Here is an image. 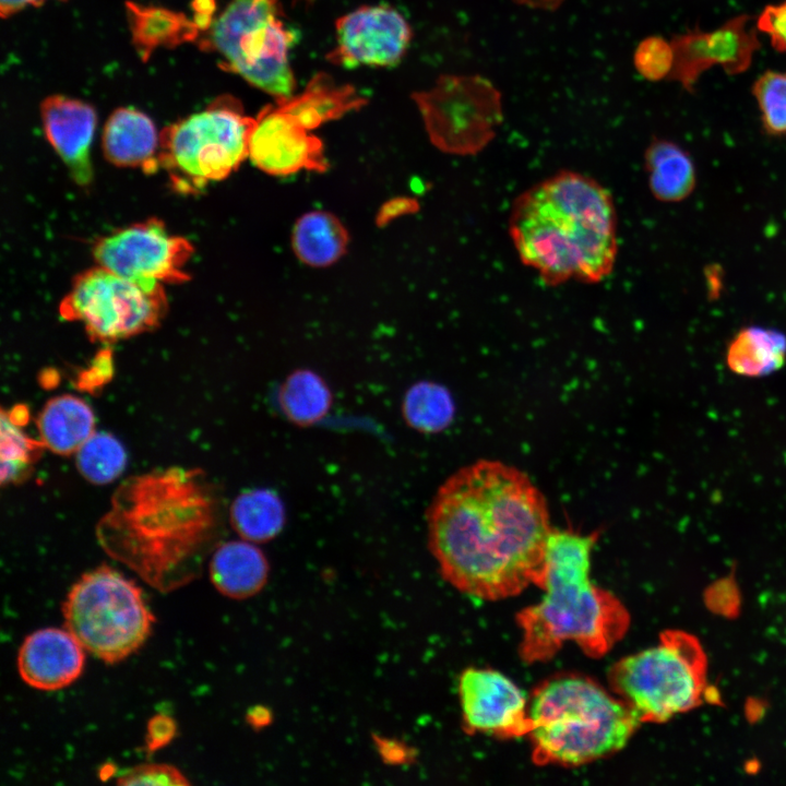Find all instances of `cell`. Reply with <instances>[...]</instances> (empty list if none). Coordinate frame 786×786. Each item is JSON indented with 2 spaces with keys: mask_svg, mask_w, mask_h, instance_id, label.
<instances>
[{
  "mask_svg": "<svg viewBox=\"0 0 786 786\" xmlns=\"http://www.w3.org/2000/svg\"><path fill=\"white\" fill-rule=\"evenodd\" d=\"M427 528L443 579L484 600L537 584L552 531L539 489L525 473L496 460L453 473L428 508Z\"/></svg>",
  "mask_w": 786,
  "mask_h": 786,
  "instance_id": "cell-1",
  "label": "cell"
},
{
  "mask_svg": "<svg viewBox=\"0 0 786 786\" xmlns=\"http://www.w3.org/2000/svg\"><path fill=\"white\" fill-rule=\"evenodd\" d=\"M219 504L201 469L168 467L126 479L96 525L112 559L169 593L198 579L219 535Z\"/></svg>",
  "mask_w": 786,
  "mask_h": 786,
  "instance_id": "cell-2",
  "label": "cell"
},
{
  "mask_svg": "<svg viewBox=\"0 0 786 786\" xmlns=\"http://www.w3.org/2000/svg\"><path fill=\"white\" fill-rule=\"evenodd\" d=\"M508 229L522 263L546 285L596 284L614 270L615 203L590 176L561 170L532 186L514 200Z\"/></svg>",
  "mask_w": 786,
  "mask_h": 786,
  "instance_id": "cell-3",
  "label": "cell"
},
{
  "mask_svg": "<svg viewBox=\"0 0 786 786\" xmlns=\"http://www.w3.org/2000/svg\"><path fill=\"white\" fill-rule=\"evenodd\" d=\"M599 534L552 528L536 584L541 600L517 612L519 654L526 664L551 659L572 641L593 658L605 656L627 633L630 616L611 592L591 581V555Z\"/></svg>",
  "mask_w": 786,
  "mask_h": 786,
  "instance_id": "cell-4",
  "label": "cell"
},
{
  "mask_svg": "<svg viewBox=\"0 0 786 786\" xmlns=\"http://www.w3.org/2000/svg\"><path fill=\"white\" fill-rule=\"evenodd\" d=\"M532 760L574 767L622 750L642 724L594 680L564 675L539 684L528 704Z\"/></svg>",
  "mask_w": 786,
  "mask_h": 786,
  "instance_id": "cell-5",
  "label": "cell"
},
{
  "mask_svg": "<svg viewBox=\"0 0 786 786\" xmlns=\"http://www.w3.org/2000/svg\"><path fill=\"white\" fill-rule=\"evenodd\" d=\"M705 671L699 641L686 632L666 631L657 645L615 663L608 682L641 723H664L701 702Z\"/></svg>",
  "mask_w": 786,
  "mask_h": 786,
  "instance_id": "cell-6",
  "label": "cell"
},
{
  "mask_svg": "<svg viewBox=\"0 0 786 786\" xmlns=\"http://www.w3.org/2000/svg\"><path fill=\"white\" fill-rule=\"evenodd\" d=\"M62 616L83 648L106 664L136 652L155 622L142 588L107 564L85 572L71 586Z\"/></svg>",
  "mask_w": 786,
  "mask_h": 786,
  "instance_id": "cell-7",
  "label": "cell"
},
{
  "mask_svg": "<svg viewBox=\"0 0 786 786\" xmlns=\"http://www.w3.org/2000/svg\"><path fill=\"white\" fill-rule=\"evenodd\" d=\"M255 118L231 96L217 97L159 134L158 163L177 190H201L226 178L249 157Z\"/></svg>",
  "mask_w": 786,
  "mask_h": 786,
  "instance_id": "cell-8",
  "label": "cell"
},
{
  "mask_svg": "<svg viewBox=\"0 0 786 786\" xmlns=\"http://www.w3.org/2000/svg\"><path fill=\"white\" fill-rule=\"evenodd\" d=\"M294 38L278 0H231L209 26L201 47L217 52L227 71L281 99L295 88L288 58Z\"/></svg>",
  "mask_w": 786,
  "mask_h": 786,
  "instance_id": "cell-9",
  "label": "cell"
},
{
  "mask_svg": "<svg viewBox=\"0 0 786 786\" xmlns=\"http://www.w3.org/2000/svg\"><path fill=\"white\" fill-rule=\"evenodd\" d=\"M166 309L163 284L138 283L98 265L73 279L59 313L82 323L92 340L110 343L155 329Z\"/></svg>",
  "mask_w": 786,
  "mask_h": 786,
  "instance_id": "cell-10",
  "label": "cell"
},
{
  "mask_svg": "<svg viewBox=\"0 0 786 786\" xmlns=\"http://www.w3.org/2000/svg\"><path fill=\"white\" fill-rule=\"evenodd\" d=\"M413 99L430 142L451 155L478 154L495 139L503 120L500 91L479 74L441 75Z\"/></svg>",
  "mask_w": 786,
  "mask_h": 786,
  "instance_id": "cell-11",
  "label": "cell"
},
{
  "mask_svg": "<svg viewBox=\"0 0 786 786\" xmlns=\"http://www.w3.org/2000/svg\"><path fill=\"white\" fill-rule=\"evenodd\" d=\"M192 252L188 239L169 234L157 218L119 229L98 239L93 247L98 265L148 285L189 281L183 266Z\"/></svg>",
  "mask_w": 786,
  "mask_h": 786,
  "instance_id": "cell-12",
  "label": "cell"
},
{
  "mask_svg": "<svg viewBox=\"0 0 786 786\" xmlns=\"http://www.w3.org/2000/svg\"><path fill=\"white\" fill-rule=\"evenodd\" d=\"M314 129L291 96L276 99L255 117L249 158L272 176H288L300 170L323 172L329 164L322 141L311 133Z\"/></svg>",
  "mask_w": 786,
  "mask_h": 786,
  "instance_id": "cell-13",
  "label": "cell"
},
{
  "mask_svg": "<svg viewBox=\"0 0 786 786\" xmlns=\"http://www.w3.org/2000/svg\"><path fill=\"white\" fill-rule=\"evenodd\" d=\"M675 66L669 80L678 82L689 93L700 76L713 67L729 75L746 72L760 48L758 29L750 25V16L740 14L711 31L687 29L671 39Z\"/></svg>",
  "mask_w": 786,
  "mask_h": 786,
  "instance_id": "cell-14",
  "label": "cell"
},
{
  "mask_svg": "<svg viewBox=\"0 0 786 786\" xmlns=\"http://www.w3.org/2000/svg\"><path fill=\"white\" fill-rule=\"evenodd\" d=\"M462 724L469 735L499 739L527 736L531 722L527 699L508 677L492 669L467 668L458 679Z\"/></svg>",
  "mask_w": 786,
  "mask_h": 786,
  "instance_id": "cell-15",
  "label": "cell"
},
{
  "mask_svg": "<svg viewBox=\"0 0 786 786\" xmlns=\"http://www.w3.org/2000/svg\"><path fill=\"white\" fill-rule=\"evenodd\" d=\"M412 29L404 16L386 5L359 8L336 22V46L330 62L345 67L394 66L404 56Z\"/></svg>",
  "mask_w": 786,
  "mask_h": 786,
  "instance_id": "cell-16",
  "label": "cell"
},
{
  "mask_svg": "<svg viewBox=\"0 0 786 786\" xmlns=\"http://www.w3.org/2000/svg\"><path fill=\"white\" fill-rule=\"evenodd\" d=\"M45 135L79 186L93 178L90 151L96 127L95 109L64 95L46 97L40 105Z\"/></svg>",
  "mask_w": 786,
  "mask_h": 786,
  "instance_id": "cell-17",
  "label": "cell"
},
{
  "mask_svg": "<svg viewBox=\"0 0 786 786\" xmlns=\"http://www.w3.org/2000/svg\"><path fill=\"white\" fill-rule=\"evenodd\" d=\"M84 648L66 629L45 628L28 634L17 652V670L29 687L55 691L73 683L84 667Z\"/></svg>",
  "mask_w": 786,
  "mask_h": 786,
  "instance_id": "cell-18",
  "label": "cell"
},
{
  "mask_svg": "<svg viewBox=\"0 0 786 786\" xmlns=\"http://www.w3.org/2000/svg\"><path fill=\"white\" fill-rule=\"evenodd\" d=\"M159 135L152 119L133 108L116 109L102 136L104 156L119 167H141L153 172L158 163Z\"/></svg>",
  "mask_w": 786,
  "mask_h": 786,
  "instance_id": "cell-19",
  "label": "cell"
},
{
  "mask_svg": "<svg viewBox=\"0 0 786 786\" xmlns=\"http://www.w3.org/2000/svg\"><path fill=\"white\" fill-rule=\"evenodd\" d=\"M269 562L254 543L230 540L218 544L212 552L210 577L215 588L233 599H246L266 584Z\"/></svg>",
  "mask_w": 786,
  "mask_h": 786,
  "instance_id": "cell-20",
  "label": "cell"
},
{
  "mask_svg": "<svg viewBox=\"0 0 786 786\" xmlns=\"http://www.w3.org/2000/svg\"><path fill=\"white\" fill-rule=\"evenodd\" d=\"M39 441L59 455L76 453L95 432V416L88 404L74 395L50 398L37 417Z\"/></svg>",
  "mask_w": 786,
  "mask_h": 786,
  "instance_id": "cell-21",
  "label": "cell"
},
{
  "mask_svg": "<svg viewBox=\"0 0 786 786\" xmlns=\"http://www.w3.org/2000/svg\"><path fill=\"white\" fill-rule=\"evenodd\" d=\"M648 188L660 202L686 200L696 186V171L690 154L677 143L655 138L644 153Z\"/></svg>",
  "mask_w": 786,
  "mask_h": 786,
  "instance_id": "cell-22",
  "label": "cell"
},
{
  "mask_svg": "<svg viewBox=\"0 0 786 786\" xmlns=\"http://www.w3.org/2000/svg\"><path fill=\"white\" fill-rule=\"evenodd\" d=\"M348 233L342 222L326 211H310L295 223L291 247L296 257L313 267H325L346 252Z\"/></svg>",
  "mask_w": 786,
  "mask_h": 786,
  "instance_id": "cell-23",
  "label": "cell"
},
{
  "mask_svg": "<svg viewBox=\"0 0 786 786\" xmlns=\"http://www.w3.org/2000/svg\"><path fill=\"white\" fill-rule=\"evenodd\" d=\"M726 362L738 376L760 378L772 374L786 362V335L763 326H746L728 344Z\"/></svg>",
  "mask_w": 786,
  "mask_h": 786,
  "instance_id": "cell-24",
  "label": "cell"
},
{
  "mask_svg": "<svg viewBox=\"0 0 786 786\" xmlns=\"http://www.w3.org/2000/svg\"><path fill=\"white\" fill-rule=\"evenodd\" d=\"M229 520L245 540L258 544L275 538L285 525V509L279 497L269 489H250L231 503Z\"/></svg>",
  "mask_w": 786,
  "mask_h": 786,
  "instance_id": "cell-25",
  "label": "cell"
},
{
  "mask_svg": "<svg viewBox=\"0 0 786 786\" xmlns=\"http://www.w3.org/2000/svg\"><path fill=\"white\" fill-rule=\"evenodd\" d=\"M278 404L291 422L310 426L327 414L332 395L320 376L309 370H296L279 386Z\"/></svg>",
  "mask_w": 786,
  "mask_h": 786,
  "instance_id": "cell-26",
  "label": "cell"
},
{
  "mask_svg": "<svg viewBox=\"0 0 786 786\" xmlns=\"http://www.w3.org/2000/svg\"><path fill=\"white\" fill-rule=\"evenodd\" d=\"M402 413L407 425L421 432H437L452 420L454 406L448 391L436 383L420 382L409 388Z\"/></svg>",
  "mask_w": 786,
  "mask_h": 786,
  "instance_id": "cell-27",
  "label": "cell"
},
{
  "mask_svg": "<svg viewBox=\"0 0 786 786\" xmlns=\"http://www.w3.org/2000/svg\"><path fill=\"white\" fill-rule=\"evenodd\" d=\"M75 457L80 474L97 485L117 479L127 464L124 448L107 432H94L76 451Z\"/></svg>",
  "mask_w": 786,
  "mask_h": 786,
  "instance_id": "cell-28",
  "label": "cell"
},
{
  "mask_svg": "<svg viewBox=\"0 0 786 786\" xmlns=\"http://www.w3.org/2000/svg\"><path fill=\"white\" fill-rule=\"evenodd\" d=\"M130 9L134 20V36L141 47L175 44L196 34L198 25H193L184 16L156 8L144 10L133 4H130Z\"/></svg>",
  "mask_w": 786,
  "mask_h": 786,
  "instance_id": "cell-29",
  "label": "cell"
},
{
  "mask_svg": "<svg viewBox=\"0 0 786 786\" xmlns=\"http://www.w3.org/2000/svg\"><path fill=\"white\" fill-rule=\"evenodd\" d=\"M1 481L22 479L34 463L41 442L31 439L9 413L1 415Z\"/></svg>",
  "mask_w": 786,
  "mask_h": 786,
  "instance_id": "cell-30",
  "label": "cell"
},
{
  "mask_svg": "<svg viewBox=\"0 0 786 786\" xmlns=\"http://www.w3.org/2000/svg\"><path fill=\"white\" fill-rule=\"evenodd\" d=\"M764 132L771 136L786 135V72L766 70L751 87Z\"/></svg>",
  "mask_w": 786,
  "mask_h": 786,
  "instance_id": "cell-31",
  "label": "cell"
},
{
  "mask_svg": "<svg viewBox=\"0 0 786 786\" xmlns=\"http://www.w3.org/2000/svg\"><path fill=\"white\" fill-rule=\"evenodd\" d=\"M638 73L647 81L669 79L675 66V49L671 40L652 35L641 40L633 55Z\"/></svg>",
  "mask_w": 786,
  "mask_h": 786,
  "instance_id": "cell-32",
  "label": "cell"
},
{
  "mask_svg": "<svg viewBox=\"0 0 786 786\" xmlns=\"http://www.w3.org/2000/svg\"><path fill=\"white\" fill-rule=\"evenodd\" d=\"M118 785H190L174 765L145 763L126 770L117 778Z\"/></svg>",
  "mask_w": 786,
  "mask_h": 786,
  "instance_id": "cell-33",
  "label": "cell"
},
{
  "mask_svg": "<svg viewBox=\"0 0 786 786\" xmlns=\"http://www.w3.org/2000/svg\"><path fill=\"white\" fill-rule=\"evenodd\" d=\"M758 32L765 34L773 48L786 53V0L767 4L755 20Z\"/></svg>",
  "mask_w": 786,
  "mask_h": 786,
  "instance_id": "cell-34",
  "label": "cell"
},
{
  "mask_svg": "<svg viewBox=\"0 0 786 786\" xmlns=\"http://www.w3.org/2000/svg\"><path fill=\"white\" fill-rule=\"evenodd\" d=\"M176 734L175 720L167 716L157 714L147 723L145 737L146 750L153 752L166 746Z\"/></svg>",
  "mask_w": 786,
  "mask_h": 786,
  "instance_id": "cell-35",
  "label": "cell"
},
{
  "mask_svg": "<svg viewBox=\"0 0 786 786\" xmlns=\"http://www.w3.org/2000/svg\"><path fill=\"white\" fill-rule=\"evenodd\" d=\"M418 209V204L410 198H395L385 202L377 214V225L383 226L396 217L410 214Z\"/></svg>",
  "mask_w": 786,
  "mask_h": 786,
  "instance_id": "cell-36",
  "label": "cell"
},
{
  "mask_svg": "<svg viewBox=\"0 0 786 786\" xmlns=\"http://www.w3.org/2000/svg\"><path fill=\"white\" fill-rule=\"evenodd\" d=\"M46 0H0V13L3 19L11 16L26 7H39ZM66 1V0H59Z\"/></svg>",
  "mask_w": 786,
  "mask_h": 786,
  "instance_id": "cell-37",
  "label": "cell"
},
{
  "mask_svg": "<svg viewBox=\"0 0 786 786\" xmlns=\"http://www.w3.org/2000/svg\"><path fill=\"white\" fill-rule=\"evenodd\" d=\"M520 5L532 9L555 10L559 8L564 0H512Z\"/></svg>",
  "mask_w": 786,
  "mask_h": 786,
  "instance_id": "cell-38",
  "label": "cell"
},
{
  "mask_svg": "<svg viewBox=\"0 0 786 786\" xmlns=\"http://www.w3.org/2000/svg\"><path fill=\"white\" fill-rule=\"evenodd\" d=\"M303 1H305V2H310V1H312V0H303Z\"/></svg>",
  "mask_w": 786,
  "mask_h": 786,
  "instance_id": "cell-39",
  "label": "cell"
}]
</instances>
